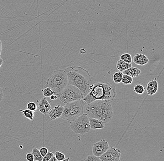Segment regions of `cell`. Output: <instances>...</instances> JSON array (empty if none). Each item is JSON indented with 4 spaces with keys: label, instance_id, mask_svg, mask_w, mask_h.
<instances>
[{
    "label": "cell",
    "instance_id": "1",
    "mask_svg": "<svg viewBox=\"0 0 164 161\" xmlns=\"http://www.w3.org/2000/svg\"><path fill=\"white\" fill-rule=\"evenodd\" d=\"M69 84L79 88L84 97L88 94L92 86V77L87 70L80 66H69L65 69Z\"/></svg>",
    "mask_w": 164,
    "mask_h": 161
},
{
    "label": "cell",
    "instance_id": "2",
    "mask_svg": "<svg viewBox=\"0 0 164 161\" xmlns=\"http://www.w3.org/2000/svg\"><path fill=\"white\" fill-rule=\"evenodd\" d=\"M84 110L89 118L100 120L105 124L108 123L113 116V108L109 100H97L86 104Z\"/></svg>",
    "mask_w": 164,
    "mask_h": 161
},
{
    "label": "cell",
    "instance_id": "3",
    "mask_svg": "<svg viewBox=\"0 0 164 161\" xmlns=\"http://www.w3.org/2000/svg\"><path fill=\"white\" fill-rule=\"evenodd\" d=\"M116 87L106 82L93 83L87 95L82 100L86 104L90 103L97 100H113L116 96Z\"/></svg>",
    "mask_w": 164,
    "mask_h": 161
},
{
    "label": "cell",
    "instance_id": "4",
    "mask_svg": "<svg viewBox=\"0 0 164 161\" xmlns=\"http://www.w3.org/2000/svg\"><path fill=\"white\" fill-rule=\"evenodd\" d=\"M68 85V80L65 70H58L49 73L45 86L49 87L55 92V94L59 95Z\"/></svg>",
    "mask_w": 164,
    "mask_h": 161
},
{
    "label": "cell",
    "instance_id": "5",
    "mask_svg": "<svg viewBox=\"0 0 164 161\" xmlns=\"http://www.w3.org/2000/svg\"><path fill=\"white\" fill-rule=\"evenodd\" d=\"M86 104L83 100L65 104L60 118L69 122L74 120L84 113V108Z\"/></svg>",
    "mask_w": 164,
    "mask_h": 161
},
{
    "label": "cell",
    "instance_id": "6",
    "mask_svg": "<svg viewBox=\"0 0 164 161\" xmlns=\"http://www.w3.org/2000/svg\"><path fill=\"white\" fill-rule=\"evenodd\" d=\"M58 96L61 101L65 104L82 100L84 97L79 88L69 84Z\"/></svg>",
    "mask_w": 164,
    "mask_h": 161
},
{
    "label": "cell",
    "instance_id": "7",
    "mask_svg": "<svg viewBox=\"0 0 164 161\" xmlns=\"http://www.w3.org/2000/svg\"><path fill=\"white\" fill-rule=\"evenodd\" d=\"M69 122L70 129L75 134L84 135L90 130L89 117L85 113Z\"/></svg>",
    "mask_w": 164,
    "mask_h": 161
},
{
    "label": "cell",
    "instance_id": "8",
    "mask_svg": "<svg viewBox=\"0 0 164 161\" xmlns=\"http://www.w3.org/2000/svg\"><path fill=\"white\" fill-rule=\"evenodd\" d=\"M121 151L118 149L109 147L108 150L99 157L102 161H120Z\"/></svg>",
    "mask_w": 164,
    "mask_h": 161
},
{
    "label": "cell",
    "instance_id": "9",
    "mask_svg": "<svg viewBox=\"0 0 164 161\" xmlns=\"http://www.w3.org/2000/svg\"><path fill=\"white\" fill-rule=\"evenodd\" d=\"M109 147L108 143L105 139H103L93 144L92 153L96 157H100L108 150Z\"/></svg>",
    "mask_w": 164,
    "mask_h": 161
},
{
    "label": "cell",
    "instance_id": "10",
    "mask_svg": "<svg viewBox=\"0 0 164 161\" xmlns=\"http://www.w3.org/2000/svg\"><path fill=\"white\" fill-rule=\"evenodd\" d=\"M64 106V105L58 104L56 106H54L53 108H51L48 113L49 118L52 120L60 118L63 113Z\"/></svg>",
    "mask_w": 164,
    "mask_h": 161
},
{
    "label": "cell",
    "instance_id": "11",
    "mask_svg": "<svg viewBox=\"0 0 164 161\" xmlns=\"http://www.w3.org/2000/svg\"><path fill=\"white\" fill-rule=\"evenodd\" d=\"M38 103V110L44 115H47L51 109V106L49 103L45 98H43L40 100H37Z\"/></svg>",
    "mask_w": 164,
    "mask_h": 161
},
{
    "label": "cell",
    "instance_id": "12",
    "mask_svg": "<svg viewBox=\"0 0 164 161\" xmlns=\"http://www.w3.org/2000/svg\"><path fill=\"white\" fill-rule=\"evenodd\" d=\"M158 83L156 79L148 82L146 86V91L149 95H154L158 91Z\"/></svg>",
    "mask_w": 164,
    "mask_h": 161
},
{
    "label": "cell",
    "instance_id": "13",
    "mask_svg": "<svg viewBox=\"0 0 164 161\" xmlns=\"http://www.w3.org/2000/svg\"><path fill=\"white\" fill-rule=\"evenodd\" d=\"M89 120L91 129H100L105 128V124L100 120L95 118H89Z\"/></svg>",
    "mask_w": 164,
    "mask_h": 161
},
{
    "label": "cell",
    "instance_id": "14",
    "mask_svg": "<svg viewBox=\"0 0 164 161\" xmlns=\"http://www.w3.org/2000/svg\"><path fill=\"white\" fill-rule=\"evenodd\" d=\"M133 62L139 66H144L148 63L149 60L144 54H136L133 57Z\"/></svg>",
    "mask_w": 164,
    "mask_h": 161
},
{
    "label": "cell",
    "instance_id": "15",
    "mask_svg": "<svg viewBox=\"0 0 164 161\" xmlns=\"http://www.w3.org/2000/svg\"><path fill=\"white\" fill-rule=\"evenodd\" d=\"M141 70L139 68L132 66L124 70L122 72L123 74H126L132 78L138 77L141 74Z\"/></svg>",
    "mask_w": 164,
    "mask_h": 161
},
{
    "label": "cell",
    "instance_id": "16",
    "mask_svg": "<svg viewBox=\"0 0 164 161\" xmlns=\"http://www.w3.org/2000/svg\"><path fill=\"white\" fill-rule=\"evenodd\" d=\"M131 66H132L131 63H128L121 60L118 61L116 65V68L120 72H123L124 70L128 69Z\"/></svg>",
    "mask_w": 164,
    "mask_h": 161
},
{
    "label": "cell",
    "instance_id": "17",
    "mask_svg": "<svg viewBox=\"0 0 164 161\" xmlns=\"http://www.w3.org/2000/svg\"><path fill=\"white\" fill-rule=\"evenodd\" d=\"M19 111H21L23 114L25 118L28 119L29 120H33L34 119V112L32 110H28V109H25L24 110L19 109Z\"/></svg>",
    "mask_w": 164,
    "mask_h": 161
},
{
    "label": "cell",
    "instance_id": "18",
    "mask_svg": "<svg viewBox=\"0 0 164 161\" xmlns=\"http://www.w3.org/2000/svg\"><path fill=\"white\" fill-rule=\"evenodd\" d=\"M32 154L34 156V161H42L43 157L40 153L39 150L37 148H34L32 149Z\"/></svg>",
    "mask_w": 164,
    "mask_h": 161
},
{
    "label": "cell",
    "instance_id": "19",
    "mask_svg": "<svg viewBox=\"0 0 164 161\" xmlns=\"http://www.w3.org/2000/svg\"><path fill=\"white\" fill-rule=\"evenodd\" d=\"M123 73L122 72H116L113 74L112 79L115 83L119 84L121 82Z\"/></svg>",
    "mask_w": 164,
    "mask_h": 161
},
{
    "label": "cell",
    "instance_id": "20",
    "mask_svg": "<svg viewBox=\"0 0 164 161\" xmlns=\"http://www.w3.org/2000/svg\"><path fill=\"white\" fill-rule=\"evenodd\" d=\"M133 81L132 78L126 74H123L122 79L121 82L124 85H130L132 84Z\"/></svg>",
    "mask_w": 164,
    "mask_h": 161
},
{
    "label": "cell",
    "instance_id": "21",
    "mask_svg": "<svg viewBox=\"0 0 164 161\" xmlns=\"http://www.w3.org/2000/svg\"><path fill=\"white\" fill-rule=\"evenodd\" d=\"M133 90L134 92L138 94H142L146 90L145 87L143 85H141L138 84L135 85L133 87Z\"/></svg>",
    "mask_w": 164,
    "mask_h": 161
},
{
    "label": "cell",
    "instance_id": "22",
    "mask_svg": "<svg viewBox=\"0 0 164 161\" xmlns=\"http://www.w3.org/2000/svg\"><path fill=\"white\" fill-rule=\"evenodd\" d=\"M42 91L43 95L46 98H49L52 94H55V92L52 90V89L48 87H46L42 89Z\"/></svg>",
    "mask_w": 164,
    "mask_h": 161
},
{
    "label": "cell",
    "instance_id": "23",
    "mask_svg": "<svg viewBox=\"0 0 164 161\" xmlns=\"http://www.w3.org/2000/svg\"><path fill=\"white\" fill-rule=\"evenodd\" d=\"M120 60L128 63H131L132 61V58L131 55L129 54H124L120 56Z\"/></svg>",
    "mask_w": 164,
    "mask_h": 161
},
{
    "label": "cell",
    "instance_id": "24",
    "mask_svg": "<svg viewBox=\"0 0 164 161\" xmlns=\"http://www.w3.org/2000/svg\"><path fill=\"white\" fill-rule=\"evenodd\" d=\"M27 108L34 111V112H36L38 110V106H37L36 103L34 102H30L27 105Z\"/></svg>",
    "mask_w": 164,
    "mask_h": 161
},
{
    "label": "cell",
    "instance_id": "25",
    "mask_svg": "<svg viewBox=\"0 0 164 161\" xmlns=\"http://www.w3.org/2000/svg\"><path fill=\"white\" fill-rule=\"evenodd\" d=\"M54 155H55L57 161H63L65 159V156L64 154L62 153V152H59V151H56Z\"/></svg>",
    "mask_w": 164,
    "mask_h": 161
},
{
    "label": "cell",
    "instance_id": "26",
    "mask_svg": "<svg viewBox=\"0 0 164 161\" xmlns=\"http://www.w3.org/2000/svg\"><path fill=\"white\" fill-rule=\"evenodd\" d=\"M86 161H100V159L99 157H96L95 155H89L87 157L86 159H85Z\"/></svg>",
    "mask_w": 164,
    "mask_h": 161
},
{
    "label": "cell",
    "instance_id": "27",
    "mask_svg": "<svg viewBox=\"0 0 164 161\" xmlns=\"http://www.w3.org/2000/svg\"><path fill=\"white\" fill-rule=\"evenodd\" d=\"M53 153L48 151V153L45 155L44 157H43V161H49V159H51V157L54 155Z\"/></svg>",
    "mask_w": 164,
    "mask_h": 161
},
{
    "label": "cell",
    "instance_id": "28",
    "mask_svg": "<svg viewBox=\"0 0 164 161\" xmlns=\"http://www.w3.org/2000/svg\"><path fill=\"white\" fill-rule=\"evenodd\" d=\"M40 153L42 155V157H44L45 155L48 153V149L47 148L45 147H42V148H41L39 149Z\"/></svg>",
    "mask_w": 164,
    "mask_h": 161
},
{
    "label": "cell",
    "instance_id": "29",
    "mask_svg": "<svg viewBox=\"0 0 164 161\" xmlns=\"http://www.w3.org/2000/svg\"><path fill=\"white\" fill-rule=\"evenodd\" d=\"M26 159L28 161H34V156L32 152L28 153L26 155Z\"/></svg>",
    "mask_w": 164,
    "mask_h": 161
},
{
    "label": "cell",
    "instance_id": "30",
    "mask_svg": "<svg viewBox=\"0 0 164 161\" xmlns=\"http://www.w3.org/2000/svg\"><path fill=\"white\" fill-rule=\"evenodd\" d=\"M50 98V100H57L58 98H59V96L58 95L56 94H53L52 95H51V96L49 97Z\"/></svg>",
    "mask_w": 164,
    "mask_h": 161
},
{
    "label": "cell",
    "instance_id": "31",
    "mask_svg": "<svg viewBox=\"0 0 164 161\" xmlns=\"http://www.w3.org/2000/svg\"><path fill=\"white\" fill-rule=\"evenodd\" d=\"M3 98V90L0 87V102H1Z\"/></svg>",
    "mask_w": 164,
    "mask_h": 161
},
{
    "label": "cell",
    "instance_id": "32",
    "mask_svg": "<svg viewBox=\"0 0 164 161\" xmlns=\"http://www.w3.org/2000/svg\"><path fill=\"white\" fill-rule=\"evenodd\" d=\"M57 159H56V157H55V155H53L51 159H49V161H57Z\"/></svg>",
    "mask_w": 164,
    "mask_h": 161
},
{
    "label": "cell",
    "instance_id": "33",
    "mask_svg": "<svg viewBox=\"0 0 164 161\" xmlns=\"http://www.w3.org/2000/svg\"><path fill=\"white\" fill-rule=\"evenodd\" d=\"M2 42L0 40V58L1 57V54H2Z\"/></svg>",
    "mask_w": 164,
    "mask_h": 161
},
{
    "label": "cell",
    "instance_id": "34",
    "mask_svg": "<svg viewBox=\"0 0 164 161\" xmlns=\"http://www.w3.org/2000/svg\"><path fill=\"white\" fill-rule=\"evenodd\" d=\"M80 52L81 54H84L86 53V51L84 49H81L80 51Z\"/></svg>",
    "mask_w": 164,
    "mask_h": 161
},
{
    "label": "cell",
    "instance_id": "35",
    "mask_svg": "<svg viewBox=\"0 0 164 161\" xmlns=\"http://www.w3.org/2000/svg\"><path fill=\"white\" fill-rule=\"evenodd\" d=\"M3 59H1V58H0V67H1L2 65H3Z\"/></svg>",
    "mask_w": 164,
    "mask_h": 161
},
{
    "label": "cell",
    "instance_id": "36",
    "mask_svg": "<svg viewBox=\"0 0 164 161\" xmlns=\"http://www.w3.org/2000/svg\"><path fill=\"white\" fill-rule=\"evenodd\" d=\"M69 160V158H66L63 161H68Z\"/></svg>",
    "mask_w": 164,
    "mask_h": 161
}]
</instances>
